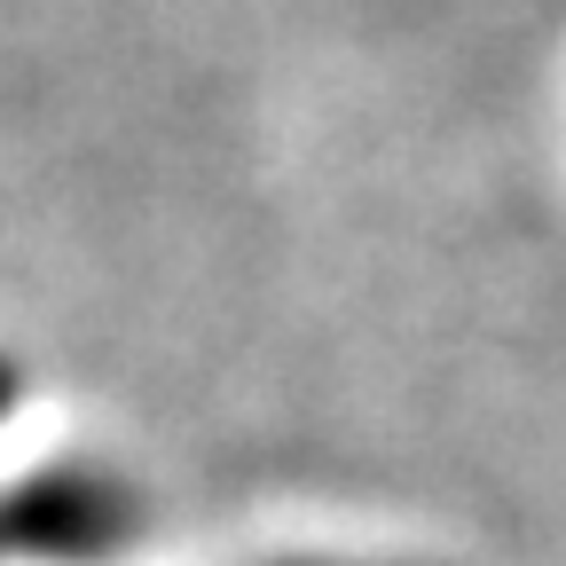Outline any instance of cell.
<instances>
[{
    "label": "cell",
    "instance_id": "cell-1",
    "mask_svg": "<svg viewBox=\"0 0 566 566\" xmlns=\"http://www.w3.org/2000/svg\"><path fill=\"white\" fill-rule=\"evenodd\" d=\"M142 535L134 488L95 464H48L0 495V558L40 566H103Z\"/></svg>",
    "mask_w": 566,
    "mask_h": 566
},
{
    "label": "cell",
    "instance_id": "cell-2",
    "mask_svg": "<svg viewBox=\"0 0 566 566\" xmlns=\"http://www.w3.org/2000/svg\"><path fill=\"white\" fill-rule=\"evenodd\" d=\"M17 394H24V378H17V363L0 354V424H9V409H17Z\"/></svg>",
    "mask_w": 566,
    "mask_h": 566
}]
</instances>
